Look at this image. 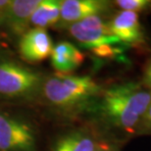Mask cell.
<instances>
[{"label":"cell","instance_id":"obj_12","mask_svg":"<svg viewBox=\"0 0 151 151\" xmlns=\"http://www.w3.org/2000/svg\"><path fill=\"white\" fill-rule=\"evenodd\" d=\"M61 2L57 0H40L32 15L31 26L45 29L55 26L60 22Z\"/></svg>","mask_w":151,"mask_h":151},{"label":"cell","instance_id":"obj_11","mask_svg":"<svg viewBox=\"0 0 151 151\" xmlns=\"http://www.w3.org/2000/svg\"><path fill=\"white\" fill-rule=\"evenodd\" d=\"M101 143L92 132L77 129L57 138L50 151H95Z\"/></svg>","mask_w":151,"mask_h":151},{"label":"cell","instance_id":"obj_7","mask_svg":"<svg viewBox=\"0 0 151 151\" xmlns=\"http://www.w3.org/2000/svg\"><path fill=\"white\" fill-rule=\"evenodd\" d=\"M50 35L45 29L29 28L19 39V53L29 63H37L50 57L53 49Z\"/></svg>","mask_w":151,"mask_h":151},{"label":"cell","instance_id":"obj_2","mask_svg":"<svg viewBox=\"0 0 151 151\" xmlns=\"http://www.w3.org/2000/svg\"><path fill=\"white\" fill-rule=\"evenodd\" d=\"M103 90L89 76L56 74L45 78L41 95L62 114H73L93 104Z\"/></svg>","mask_w":151,"mask_h":151},{"label":"cell","instance_id":"obj_6","mask_svg":"<svg viewBox=\"0 0 151 151\" xmlns=\"http://www.w3.org/2000/svg\"><path fill=\"white\" fill-rule=\"evenodd\" d=\"M40 0H10L0 15V29L12 37H20L31 27L32 15Z\"/></svg>","mask_w":151,"mask_h":151},{"label":"cell","instance_id":"obj_10","mask_svg":"<svg viewBox=\"0 0 151 151\" xmlns=\"http://www.w3.org/2000/svg\"><path fill=\"white\" fill-rule=\"evenodd\" d=\"M83 53L68 41H60L53 46L50 61L53 68L60 74H68L83 64Z\"/></svg>","mask_w":151,"mask_h":151},{"label":"cell","instance_id":"obj_15","mask_svg":"<svg viewBox=\"0 0 151 151\" xmlns=\"http://www.w3.org/2000/svg\"><path fill=\"white\" fill-rule=\"evenodd\" d=\"M139 132H151V103L149 105L148 109H147L145 115L143 116L141 123L138 128Z\"/></svg>","mask_w":151,"mask_h":151},{"label":"cell","instance_id":"obj_14","mask_svg":"<svg viewBox=\"0 0 151 151\" xmlns=\"http://www.w3.org/2000/svg\"><path fill=\"white\" fill-rule=\"evenodd\" d=\"M92 53L98 58L102 59H111L117 57L122 52L120 48L115 47V45H103V46L95 47L91 49Z\"/></svg>","mask_w":151,"mask_h":151},{"label":"cell","instance_id":"obj_13","mask_svg":"<svg viewBox=\"0 0 151 151\" xmlns=\"http://www.w3.org/2000/svg\"><path fill=\"white\" fill-rule=\"evenodd\" d=\"M122 11L129 12H142L147 11L151 8V1L149 0H118L115 2Z\"/></svg>","mask_w":151,"mask_h":151},{"label":"cell","instance_id":"obj_18","mask_svg":"<svg viewBox=\"0 0 151 151\" xmlns=\"http://www.w3.org/2000/svg\"><path fill=\"white\" fill-rule=\"evenodd\" d=\"M9 2H10V0H0V15L2 14V12L8 6Z\"/></svg>","mask_w":151,"mask_h":151},{"label":"cell","instance_id":"obj_9","mask_svg":"<svg viewBox=\"0 0 151 151\" xmlns=\"http://www.w3.org/2000/svg\"><path fill=\"white\" fill-rule=\"evenodd\" d=\"M109 29L121 43H140L143 39L138 14L129 11H121L108 24Z\"/></svg>","mask_w":151,"mask_h":151},{"label":"cell","instance_id":"obj_4","mask_svg":"<svg viewBox=\"0 0 151 151\" xmlns=\"http://www.w3.org/2000/svg\"><path fill=\"white\" fill-rule=\"evenodd\" d=\"M37 150V132L31 124L0 112V151Z\"/></svg>","mask_w":151,"mask_h":151},{"label":"cell","instance_id":"obj_5","mask_svg":"<svg viewBox=\"0 0 151 151\" xmlns=\"http://www.w3.org/2000/svg\"><path fill=\"white\" fill-rule=\"evenodd\" d=\"M69 27V32L83 47L93 49L103 45H116L121 42L111 34L109 26L100 16L86 18Z\"/></svg>","mask_w":151,"mask_h":151},{"label":"cell","instance_id":"obj_8","mask_svg":"<svg viewBox=\"0 0 151 151\" xmlns=\"http://www.w3.org/2000/svg\"><path fill=\"white\" fill-rule=\"evenodd\" d=\"M110 3L101 0H64L61 2L60 22L68 26L86 18L106 13Z\"/></svg>","mask_w":151,"mask_h":151},{"label":"cell","instance_id":"obj_3","mask_svg":"<svg viewBox=\"0 0 151 151\" xmlns=\"http://www.w3.org/2000/svg\"><path fill=\"white\" fill-rule=\"evenodd\" d=\"M45 77L16 60L0 58V97L31 100L41 95Z\"/></svg>","mask_w":151,"mask_h":151},{"label":"cell","instance_id":"obj_1","mask_svg":"<svg viewBox=\"0 0 151 151\" xmlns=\"http://www.w3.org/2000/svg\"><path fill=\"white\" fill-rule=\"evenodd\" d=\"M99 98L98 111L106 122L124 132H134L151 103V90L127 83L109 87Z\"/></svg>","mask_w":151,"mask_h":151},{"label":"cell","instance_id":"obj_17","mask_svg":"<svg viewBox=\"0 0 151 151\" xmlns=\"http://www.w3.org/2000/svg\"><path fill=\"white\" fill-rule=\"evenodd\" d=\"M145 83L148 86L149 88H151V61L148 64L145 71Z\"/></svg>","mask_w":151,"mask_h":151},{"label":"cell","instance_id":"obj_16","mask_svg":"<svg viewBox=\"0 0 151 151\" xmlns=\"http://www.w3.org/2000/svg\"><path fill=\"white\" fill-rule=\"evenodd\" d=\"M95 151H118V150L115 148L113 145H111V144L102 142L100 144V146H99Z\"/></svg>","mask_w":151,"mask_h":151}]
</instances>
